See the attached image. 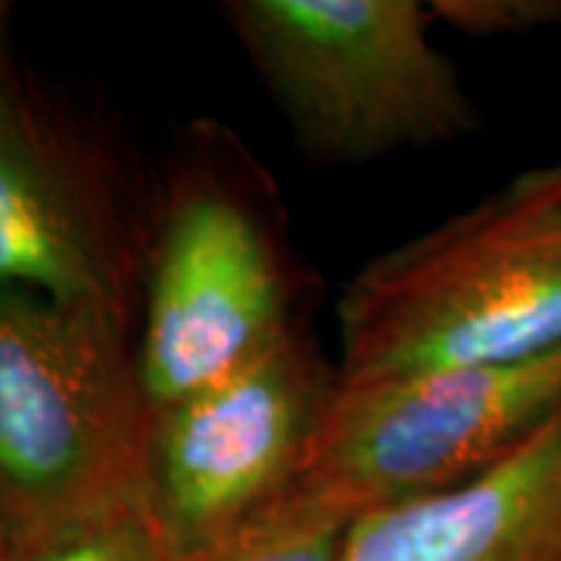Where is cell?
Returning a JSON list of instances; mask_svg holds the SVG:
<instances>
[{"label": "cell", "mask_w": 561, "mask_h": 561, "mask_svg": "<svg viewBox=\"0 0 561 561\" xmlns=\"http://www.w3.org/2000/svg\"><path fill=\"white\" fill-rule=\"evenodd\" d=\"M341 561H561V409L478 478L362 515Z\"/></svg>", "instance_id": "cell-8"}, {"label": "cell", "mask_w": 561, "mask_h": 561, "mask_svg": "<svg viewBox=\"0 0 561 561\" xmlns=\"http://www.w3.org/2000/svg\"><path fill=\"white\" fill-rule=\"evenodd\" d=\"M341 378L561 353V169L527 172L343 287Z\"/></svg>", "instance_id": "cell-1"}, {"label": "cell", "mask_w": 561, "mask_h": 561, "mask_svg": "<svg viewBox=\"0 0 561 561\" xmlns=\"http://www.w3.org/2000/svg\"><path fill=\"white\" fill-rule=\"evenodd\" d=\"M559 409L561 353L337 378L294 483L359 522L478 478Z\"/></svg>", "instance_id": "cell-4"}, {"label": "cell", "mask_w": 561, "mask_h": 561, "mask_svg": "<svg viewBox=\"0 0 561 561\" xmlns=\"http://www.w3.org/2000/svg\"><path fill=\"white\" fill-rule=\"evenodd\" d=\"M221 13L312 157L368 162L478 125L421 0H231Z\"/></svg>", "instance_id": "cell-3"}, {"label": "cell", "mask_w": 561, "mask_h": 561, "mask_svg": "<svg viewBox=\"0 0 561 561\" xmlns=\"http://www.w3.org/2000/svg\"><path fill=\"white\" fill-rule=\"evenodd\" d=\"M138 268V238L101 162L3 81L0 287L135 316Z\"/></svg>", "instance_id": "cell-7"}, {"label": "cell", "mask_w": 561, "mask_h": 561, "mask_svg": "<svg viewBox=\"0 0 561 561\" xmlns=\"http://www.w3.org/2000/svg\"><path fill=\"white\" fill-rule=\"evenodd\" d=\"M150 421L131 316L0 287L3 542L147 500Z\"/></svg>", "instance_id": "cell-2"}, {"label": "cell", "mask_w": 561, "mask_h": 561, "mask_svg": "<svg viewBox=\"0 0 561 561\" xmlns=\"http://www.w3.org/2000/svg\"><path fill=\"white\" fill-rule=\"evenodd\" d=\"M353 524L343 505L294 483L228 534L179 552V561H341Z\"/></svg>", "instance_id": "cell-9"}, {"label": "cell", "mask_w": 561, "mask_h": 561, "mask_svg": "<svg viewBox=\"0 0 561 561\" xmlns=\"http://www.w3.org/2000/svg\"><path fill=\"white\" fill-rule=\"evenodd\" d=\"M427 7L434 22L474 38L530 35L561 22V0H431Z\"/></svg>", "instance_id": "cell-11"}, {"label": "cell", "mask_w": 561, "mask_h": 561, "mask_svg": "<svg viewBox=\"0 0 561 561\" xmlns=\"http://www.w3.org/2000/svg\"><path fill=\"white\" fill-rule=\"evenodd\" d=\"M7 561H179L150 500L7 540Z\"/></svg>", "instance_id": "cell-10"}, {"label": "cell", "mask_w": 561, "mask_h": 561, "mask_svg": "<svg viewBox=\"0 0 561 561\" xmlns=\"http://www.w3.org/2000/svg\"><path fill=\"white\" fill-rule=\"evenodd\" d=\"M290 334L278 253L253 209L213 181L181 187L147 256L138 362L150 405L228 381Z\"/></svg>", "instance_id": "cell-5"}, {"label": "cell", "mask_w": 561, "mask_h": 561, "mask_svg": "<svg viewBox=\"0 0 561 561\" xmlns=\"http://www.w3.org/2000/svg\"><path fill=\"white\" fill-rule=\"evenodd\" d=\"M7 20H10V7L0 3V84L7 81Z\"/></svg>", "instance_id": "cell-12"}, {"label": "cell", "mask_w": 561, "mask_h": 561, "mask_svg": "<svg viewBox=\"0 0 561 561\" xmlns=\"http://www.w3.org/2000/svg\"><path fill=\"white\" fill-rule=\"evenodd\" d=\"M334 383L290 334L228 381L153 409L147 500L191 552L290 490Z\"/></svg>", "instance_id": "cell-6"}, {"label": "cell", "mask_w": 561, "mask_h": 561, "mask_svg": "<svg viewBox=\"0 0 561 561\" xmlns=\"http://www.w3.org/2000/svg\"><path fill=\"white\" fill-rule=\"evenodd\" d=\"M0 561H7V546H3V537H0Z\"/></svg>", "instance_id": "cell-13"}]
</instances>
